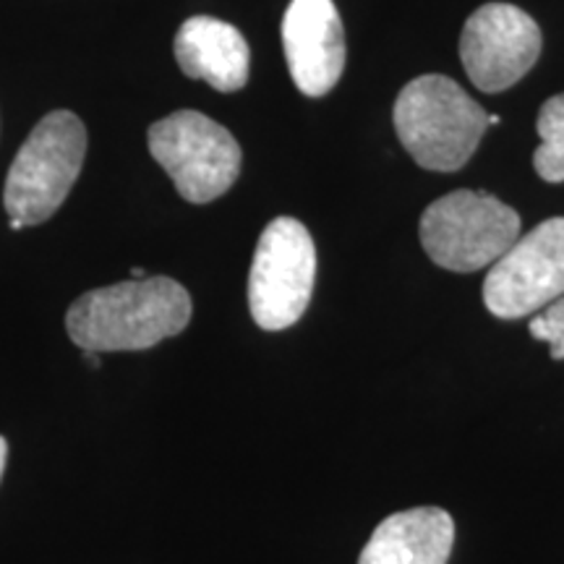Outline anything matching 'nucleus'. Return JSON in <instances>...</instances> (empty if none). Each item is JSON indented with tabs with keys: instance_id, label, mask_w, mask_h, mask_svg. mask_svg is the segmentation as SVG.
Returning a JSON list of instances; mask_svg holds the SVG:
<instances>
[{
	"instance_id": "8",
	"label": "nucleus",
	"mask_w": 564,
	"mask_h": 564,
	"mask_svg": "<svg viewBox=\"0 0 564 564\" xmlns=\"http://www.w3.org/2000/svg\"><path fill=\"white\" fill-rule=\"evenodd\" d=\"M541 30L512 3H486L470 13L460 34V61L481 91H505L535 66Z\"/></svg>"
},
{
	"instance_id": "16",
	"label": "nucleus",
	"mask_w": 564,
	"mask_h": 564,
	"mask_svg": "<svg viewBox=\"0 0 564 564\" xmlns=\"http://www.w3.org/2000/svg\"><path fill=\"white\" fill-rule=\"evenodd\" d=\"M131 278H133V280H147V272L141 270V267H133V270H131Z\"/></svg>"
},
{
	"instance_id": "9",
	"label": "nucleus",
	"mask_w": 564,
	"mask_h": 564,
	"mask_svg": "<svg viewBox=\"0 0 564 564\" xmlns=\"http://www.w3.org/2000/svg\"><path fill=\"white\" fill-rule=\"evenodd\" d=\"M282 45L295 87L324 97L345 68V30L333 0H293L282 19Z\"/></svg>"
},
{
	"instance_id": "2",
	"label": "nucleus",
	"mask_w": 564,
	"mask_h": 564,
	"mask_svg": "<svg viewBox=\"0 0 564 564\" xmlns=\"http://www.w3.org/2000/svg\"><path fill=\"white\" fill-rule=\"evenodd\" d=\"M392 121L421 167L455 173L481 144L489 112L449 76L426 74L405 84L394 100Z\"/></svg>"
},
{
	"instance_id": "15",
	"label": "nucleus",
	"mask_w": 564,
	"mask_h": 564,
	"mask_svg": "<svg viewBox=\"0 0 564 564\" xmlns=\"http://www.w3.org/2000/svg\"><path fill=\"white\" fill-rule=\"evenodd\" d=\"M84 358H87V364L89 366H100V352H95V350H84Z\"/></svg>"
},
{
	"instance_id": "4",
	"label": "nucleus",
	"mask_w": 564,
	"mask_h": 564,
	"mask_svg": "<svg viewBox=\"0 0 564 564\" xmlns=\"http://www.w3.org/2000/svg\"><path fill=\"white\" fill-rule=\"evenodd\" d=\"M419 230L434 264L468 274L512 249L520 238V215L491 194L453 192L429 204Z\"/></svg>"
},
{
	"instance_id": "3",
	"label": "nucleus",
	"mask_w": 564,
	"mask_h": 564,
	"mask_svg": "<svg viewBox=\"0 0 564 564\" xmlns=\"http://www.w3.org/2000/svg\"><path fill=\"white\" fill-rule=\"evenodd\" d=\"M87 129L70 110H55L34 126L6 175L3 204L11 220H51L79 178Z\"/></svg>"
},
{
	"instance_id": "7",
	"label": "nucleus",
	"mask_w": 564,
	"mask_h": 564,
	"mask_svg": "<svg viewBox=\"0 0 564 564\" xmlns=\"http://www.w3.org/2000/svg\"><path fill=\"white\" fill-rule=\"evenodd\" d=\"M564 295V217L535 225L491 264L484 303L499 319H523Z\"/></svg>"
},
{
	"instance_id": "17",
	"label": "nucleus",
	"mask_w": 564,
	"mask_h": 564,
	"mask_svg": "<svg viewBox=\"0 0 564 564\" xmlns=\"http://www.w3.org/2000/svg\"><path fill=\"white\" fill-rule=\"evenodd\" d=\"M497 123H502L499 121V116H489V126H497Z\"/></svg>"
},
{
	"instance_id": "1",
	"label": "nucleus",
	"mask_w": 564,
	"mask_h": 564,
	"mask_svg": "<svg viewBox=\"0 0 564 564\" xmlns=\"http://www.w3.org/2000/svg\"><path fill=\"white\" fill-rule=\"evenodd\" d=\"M192 314V295L173 278L129 280L79 295L66 314V333L82 350H147L181 335Z\"/></svg>"
},
{
	"instance_id": "5",
	"label": "nucleus",
	"mask_w": 564,
	"mask_h": 564,
	"mask_svg": "<svg viewBox=\"0 0 564 564\" xmlns=\"http://www.w3.org/2000/svg\"><path fill=\"white\" fill-rule=\"evenodd\" d=\"M150 154L186 202L207 204L230 192L241 175V147L225 126L196 110H178L152 123Z\"/></svg>"
},
{
	"instance_id": "10",
	"label": "nucleus",
	"mask_w": 564,
	"mask_h": 564,
	"mask_svg": "<svg viewBox=\"0 0 564 564\" xmlns=\"http://www.w3.org/2000/svg\"><path fill=\"white\" fill-rule=\"evenodd\" d=\"M173 51L188 79L207 82L217 91H238L249 82V42L228 21L212 17L186 19L175 34Z\"/></svg>"
},
{
	"instance_id": "14",
	"label": "nucleus",
	"mask_w": 564,
	"mask_h": 564,
	"mask_svg": "<svg viewBox=\"0 0 564 564\" xmlns=\"http://www.w3.org/2000/svg\"><path fill=\"white\" fill-rule=\"evenodd\" d=\"M6 460H9V442H6L3 436H0V478H3Z\"/></svg>"
},
{
	"instance_id": "12",
	"label": "nucleus",
	"mask_w": 564,
	"mask_h": 564,
	"mask_svg": "<svg viewBox=\"0 0 564 564\" xmlns=\"http://www.w3.org/2000/svg\"><path fill=\"white\" fill-rule=\"evenodd\" d=\"M539 129L541 144L533 154L535 173L546 183L564 181V95H556L546 100L539 110Z\"/></svg>"
},
{
	"instance_id": "11",
	"label": "nucleus",
	"mask_w": 564,
	"mask_h": 564,
	"mask_svg": "<svg viewBox=\"0 0 564 564\" xmlns=\"http://www.w3.org/2000/svg\"><path fill=\"white\" fill-rule=\"evenodd\" d=\"M453 544V514L442 507H413L377 525L358 564H447Z\"/></svg>"
},
{
	"instance_id": "13",
	"label": "nucleus",
	"mask_w": 564,
	"mask_h": 564,
	"mask_svg": "<svg viewBox=\"0 0 564 564\" xmlns=\"http://www.w3.org/2000/svg\"><path fill=\"white\" fill-rule=\"evenodd\" d=\"M528 329H531L535 340L552 345L554 361H564V295L549 303L546 308H541V314L533 316Z\"/></svg>"
},
{
	"instance_id": "6",
	"label": "nucleus",
	"mask_w": 564,
	"mask_h": 564,
	"mask_svg": "<svg viewBox=\"0 0 564 564\" xmlns=\"http://www.w3.org/2000/svg\"><path fill=\"white\" fill-rule=\"evenodd\" d=\"M316 280L312 232L295 217L267 225L249 272V308L267 333L293 327L308 308Z\"/></svg>"
}]
</instances>
